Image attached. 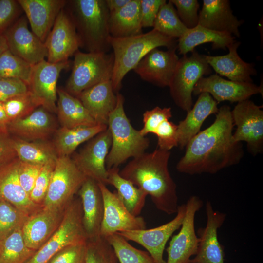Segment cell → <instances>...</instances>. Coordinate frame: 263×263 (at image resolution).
Here are the masks:
<instances>
[{"instance_id": "d590c367", "label": "cell", "mask_w": 263, "mask_h": 263, "mask_svg": "<svg viewBox=\"0 0 263 263\" xmlns=\"http://www.w3.org/2000/svg\"><path fill=\"white\" fill-rule=\"evenodd\" d=\"M36 251L26 245L22 228L0 240V263H25Z\"/></svg>"}, {"instance_id": "8fae6325", "label": "cell", "mask_w": 263, "mask_h": 263, "mask_svg": "<svg viewBox=\"0 0 263 263\" xmlns=\"http://www.w3.org/2000/svg\"><path fill=\"white\" fill-rule=\"evenodd\" d=\"M203 204L202 200L195 195L187 200L180 231L172 237L166 249V263H189L191 257L195 255L198 238L195 231V216Z\"/></svg>"}, {"instance_id": "7402d4cb", "label": "cell", "mask_w": 263, "mask_h": 263, "mask_svg": "<svg viewBox=\"0 0 263 263\" xmlns=\"http://www.w3.org/2000/svg\"><path fill=\"white\" fill-rule=\"evenodd\" d=\"M65 209L42 207L30 216L22 228L27 246L36 251L42 246L58 227Z\"/></svg>"}, {"instance_id": "60d3db41", "label": "cell", "mask_w": 263, "mask_h": 263, "mask_svg": "<svg viewBox=\"0 0 263 263\" xmlns=\"http://www.w3.org/2000/svg\"><path fill=\"white\" fill-rule=\"evenodd\" d=\"M84 263H118V260L112 246L100 235L87 239Z\"/></svg>"}, {"instance_id": "9f6ffc18", "label": "cell", "mask_w": 263, "mask_h": 263, "mask_svg": "<svg viewBox=\"0 0 263 263\" xmlns=\"http://www.w3.org/2000/svg\"><path fill=\"white\" fill-rule=\"evenodd\" d=\"M7 50L8 46L6 38L4 34H0V56Z\"/></svg>"}, {"instance_id": "9a60e30c", "label": "cell", "mask_w": 263, "mask_h": 263, "mask_svg": "<svg viewBox=\"0 0 263 263\" xmlns=\"http://www.w3.org/2000/svg\"><path fill=\"white\" fill-rule=\"evenodd\" d=\"M185 204L178 206L175 217L158 227L146 229L126 230L117 233L128 241L144 247L155 263H166L163 258L166 244L172 234L180 228L185 212Z\"/></svg>"}, {"instance_id": "ffe728a7", "label": "cell", "mask_w": 263, "mask_h": 263, "mask_svg": "<svg viewBox=\"0 0 263 263\" xmlns=\"http://www.w3.org/2000/svg\"><path fill=\"white\" fill-rule=\"evenodd\" d=\"M28 23L26 16L21 17L4 35L10 51L34 66L45 60L48 53L44 43L29 29Z\"/></svg>"}, {"instance_id": "d6a6232c", "label": "cell", "mask_w": 263, "mask_h": 263, "mask_svg": "<svg viewBox=\"0 0 263 263\" xmlns=\"http://www.w3.org/2000/svg\"><path fill=\"white\" fill-rule=\"evenodd\" d=\"M107 129V125L61 127L56 131L52 142L59 156H70L81 144L91 139Z\"/></svg>"}, {"instance_id": "7c38bea8", "label": "cell", "mask_w": 263, "mask_h": 263, "mask_svg": "<svg viewBox=\"0 0 263 263\" xmlns=\"http://www.w3.org/2000/svg\"><path fill=\"white\" fill-rule=\"evenodd\" d=\"M69 66L68 60L53 63L46 60L33 66L29 90L40 106L52 113H56L58 77Z\"/></svg>"}, {"instance_id": "4fadbf2b", "label": "cell", "mask_w": 263, "mask_h": 263, "mask_svg": "<svg viewBox=\"0 0 263 263\" xmlns=\"http://www.w3.org/2000/svg\"><path fill=\"white\" fill-rule=\"evenodd\" d=\"M98 185L104 202V215L100 231L101 236L106 238L123 231L146 228L144 218L132 214L116 192H111L102 183H98Z\"/></svg>"}, {"instance_id": "484cf974", "label": "cell", "mask_w": 263, "mask_h": 263, "mask_svg": "<svg viewBox=\"0 0 263 263\" xmlns=\"http://www.w3.org/2000/svg\"><path fill=\"white\" fill-rule=\"evenodd\" d=\"M243 21L233 14L228 0H203L199 12L198 25L210 30L240 36L239 27Z\"/></svg>"}, {"instance_id": "e0dca14e", "label": "cell", "mask_w": 263, "mask_h": 263, "mask_svg": "<svg viewBox=\"0 0 263 263\" xmlns=\"http://www.w3.org/2000/svg\"><path fill=\"white\" fill-rule=\"evenodd\" d=\"M207 223L198 229V244L195 257L189 263H224V251L218 238V229L226 219V214L214 210L207 201L205 206Z\"/></svg>"}, {"instance_id": "ac0fdd59", "label": "cell", "mask_w": 263, "mask_h": 263, "mask_svg": "<svg viewBox=\"0 0 263 263\" xmlns=\"http://www.w3.org/2000/svg\"><path fill=\"white\" fill-rule=\"evenodd\" d=\"M204 92L208 93L218 103L225 101L238 103L249 99L253 95L262 94L263 87L253 82L225 79L215 74L202 77L195 85L194 95Z\"/></svg>"}, {"instance_id": "816d5d0a", "label": "cell", "mask_w": 263, "mask_h": 263, "mask_svg": "<svg viewBox=\"0 0 263 263\" xmlns=\"http://www.w3.org/2000/svg\"><path fill=\"white\" fill-rule=\"evenodd\" d=\"M166 1V0H140L142 28L153 27L159 10Z\"/></svg>"}, {"instance_id": "6da1fadb", "label": "cell", "mask_w": 263, "mask_h": 263, "mask_svg": "<svg viewBox=\"0 0 263 263\" xmlns=\"http://www.w3.org/2000/svg\"><path fill=\"white\" fill-rule=\"evenodd\" d=\"M234 124L228 105L219 108L214 122L187 144L176 165L178 171L189 175L215 174L237 164L244 152L242 143L233 139Z\"/></svg>"}, {"instance_id": "11a10c76", "label": "cell", "mask_w": 263, "mask_h": 263, "mask_svg": "<svg viewBox=\"0 0 263 263\" xmlns=\"http://www.w3.org/2000/svg\"><path fill=\"white\" fill-rule=\"evenodd\" d=\"M9 123L3 103L0 102V133H9L8 130Z\"/></svg>"}, {"instance_id": "e575fe53", "label": "cell", "mask_w": 263, "mask_h": 263, "mask_svg": "<svg viewBox=\"0 0 263 263\" xmlns=\"http://www.w3.org/2000/svg\"><path fill=\"white\" fill-rule=\"evenodd\" d=\"M12 138L18 158L21 161L44 165L56 162L58 157L53 143L47 140L27 141Z\"/></svg>"}, {"instance_id": "f6af8a7d", "label": "cell", "mask_w": 263, "mask_h": 263, "mask_svg": "<svg viewBox=\"0 0 263 263\" xmlns=\"http://www.w3.org/2000/svg\"><path fill=\"white\" fill-rule=\"evenodd\" d=\"M172 117L170 107L161 108L157 106L143 113V126L139 130L141 134L145 136L149 133H154L156 129L163 121Z\"/></svg>"}, {"instance_id": "ba28073f", "label": "cell", "mask_w": 263, "mask_h": 263, "mask_svg": "<svg viewBox=\"0 0 263 263\" xmlns=\"http://www.w3.org/2000/svg\"><path fill=\"white\" fill-rule=\"evenodd\" d=\"M211 72L204 55L195 50L179 58L169 87L175 104L188 112L192 107V94L198 81Z\"/></svg>"}, {"instance_id": "44dd1931", "label": "cell", "mask_w": 263, "mask_h": 263, "mask_svg": "<svg viewBox=\"0 0 263 263\" xmlns=\"http://www.w3.org/2000/svg\"><path fill=\"white\" fill-rule=\"evenodd\" d=\"M8 132L27 141L46 140L57 130L52 113L39 106L26 116L10 121Z\"/></svg>"}, {"instance_id": "ab89813d", "label": "cell", "mask_w": 263, "mask_h": 263, "mask_svg": "<svg viewBox=\"0 0 263 263\" xmlns=\"http://www.w3.org/2000/svg\"><path fill=\"white\" fill-rule=\"evenodd\" d=\"M29 217L11 204L0 200V240L22 228Z\"/></svg>"}, {"instance_id": "5b68a950", "label": "cell", "mask_w": 263, "mask_h": 263, "mask_svg": "<svg viewBox=\"0 0 263 263\" xmlns=\"http://www.w3.org/2000/svg\"><path fill=\"white\" fill-rule=\"evenodd\" d=\"M116 96V105L110 114L107 123L112 143L106 160L107 169L118 167L128 158L144 153L150 144L148 138L142 135L131 124L124 111L123 95L118 93Z\"/></svg>"}, {"instance_id": "f907efd6", "label": "cell", "mask_w": 263, "mask_h": 263, "mask_svg": "<svg viewBox=\"0 0 263 263\" xmlns=\"http://www.w3.org/2000/svg\"><path fill=\"white\" fill-rule=\"evenodd\" d=\"M20 8L17 0H0V34L17 17Z\"/></svg>"}, {"instance_id": "7bdbcfd3", "label": "cell", "mask_w": 263, "mask_h": 263, "mask_svg": "<svg viewBox=\"0 0 263 263\" xmlns=\"http://www.w3.org/2000/svg\"><path fill=\"white\" fill-rule=\"evenodd\" d=\"M176 7L177 14L187 29L198 25L200 5L197 0H170Z\"/></svg>"}, {"instance_id": "8d00e7d4", "label": "cell", "mask_w": 263, "mask_h": 263, "mask_svg": "<svg viewBox=\"0 0 263 263\" xmlns=\"http://www.w3.org/2000/svg\"><path fill=\"white\" fill-rule=\"evenodd\" d=\"M153 29L174 38H180L188 29L180 20L176 9L169 0L160 7L154 20Z\"/></svg>"}, {"instance_id": "277c9868", "label": "cell", "mask_w": 263, "mask_h": 263, "mask_svg": "<svg viewBox=\"0 0 263 263\" xmlns=\"http://www.w3.org/2000/svg\"><path fill=\"white\" fill-rule=\"evenodd\" d=\"M110 44L114 56L111 81L115 94L120 89L126 75L133 70L150 51L159 47L168 49L177 47L175 38L165 36L153 29L145 33L130 37H111Z\"/></svg>"}, {"instance_id": "f1b7e54d", "label": "cell", "mask_w": 263, "mask_h": 263, "mask_svg": "<svg viewBox=\"0 0 263 263\" xmlns=\"http://www.w3.org/2000/svg\"><path fill=\"white\" fill-rule=\"evenodd\" d=\"M115 94L110 80L84 90L77 98L96 124L107 125L109 115L116 105Z\"/></svg>"}, {"instance_id": "d6986e66", "label": "cell", "mask_w": 263, "mask_h": 263, "mask_svg": "<svg viewBox=\"0 0 263 263\" xmlns=\"http://www.w3.org/2000/svg\"><path fill=\"white\" fill-rule=\"evenodd\" d=\"M176 49H152L139 61L134 71L143 80L162 88L169 87L179 59Z\"/></svg>"}, {"instance_id": "3957f363", "label": "cell", "mask_w": 263, "mask_h": 263, "mask_svg": "<svg viewBox=\"0 0 263 263\" xmlns=\"http://www.w3.org/2000/svg\"><path fill=\"white\" fill-rule=\"evenodd\" d=\"M69 14L78 36L80 47L87 52L108 53L111 48L105 0H73Z\"/></svg>"}, {"instance_id": "4dcf8cb0", "label": "cell", "mask_w": 263, "mask_h": 263, "mask_svg": "<svg viewBox=\"0 0 263 263\" xmlns=\"http://www.w3.org/2000/svg\"><path fill=\"white\" fill-rule=\"evenodd\" d=\"M56 113L62 127L72 128L97 125L80 100L66 90L57 88Z\"/></svg>"}, {"instance_id": "2e32d148", "label": "cell", "mask_w": 263, "mask_h": 263, "mask_svg": "<svg viewBox=\"0 0 263 263\" xmlns=\"http://www.w3.org/2000/svg\"><path fill=\"white\" fill-rule=\"evenodd\" d=\"M112 143L110 131L101 132L72 158L80 171L87 177L106 185V160Z\"/></svg>"}, {"instance_id": "74e56055", "label": "cell", "mask_w": 263, "mask_h": 263, "mask_svg": "<svg viewBox=\"0 0 263 263\" xmlns=\"http://www.w3.org/2000/svg\"><path fill=\"white\" fill-rule=\"evenodd\" d=\"M105 238L113 247L120 263H155L148 252L135 248L117 233Z\"/></svg>"}, {"instance_id": "db71d44e", "label": "cell", "mask_w": 263, "mask_h": 263, "mask_svg": "<svg viewBox=\"0 0 263 263\" xmlns=\"http://www.w3.org/2000/svg\"><path fill=\"white\" fill-rule=\"evenodd\" d=\"M130 0H105L110 13L115 12L124 7Z\"/></svg>"}, {"instance_id": "30bf717a", "label": "cell", "mask_w": 263, "mask_h": 263, "mask_svg": "<svg viewBox=\"0 0 263 263\" xmlns=\"http://www.w3.org/2000/svg\"><path fill=\"white\" fill-rule=\"evenodd\" d=\"M235 142L244 141L253 155L261 153L263 149V111L261 106L247 99L240 102L231 111Z\"/></svg>"}, {"instance_id": "c3c4849f", "label": "cell", "mask_w": 263, "mask_h": 263, "mask_svg": "<svg viewBox=\"0 0 263 263\" xmlns=\"http://www.w3.org/2000/svg\"><path fill=\"white\" fill-rule=\"evenodd\" d=\"M43 166L20 160L19 161L18 169L19 181L21 186L29 195Z\"/></svg>"}, {"instance_id": "8992f818", "label": "cell", "mask_w": 263, "mask_h": 263, "mask_svg": "<svg viewBox=\"0 0 263 263\" xmlns=\"http://www.w3.org/2000/svg\"><path fill=\"white\" fill-rule=\"evenodd\" d=\"M87 240L82 223L81 201L73 200L66 207L57 229L25 263H48L65 247L85 243Z\"/></svg>"}, {"instance_id": "f5cc1de1", "label": "cell", "mask_w": 263, "mask_h": 263, "mask_svg": "<svg viewBox=\"0 0 263 263\" xmlns=\"http://www.w3.org/2000/svg\"><path fill=\"white\" fill-rule=\"evenodd\" d=\"M17 158L13 138L9 133H0V167Z\"/></svg>"}, {"instance_id": "bcb514c9", "label": "cell", "mask_w": 263, "mask_h": 263, "mask_svg": "<svg viewBox=\"0 0 263 263\" xmlns=\"http://www.w3.org/2000/svg\"><path fill=\"white\" fill-rule=\"evenodd\" d=\"M177 128V125L169 120L160 124L154 133L158 138L159 149L169 151L173 147L178 146Z\"/></svg>"}, {"instance_id": "603a6c76", "label": "cell", "mask_w": 263, "mask_h": 263, "mask_svg": "<svg viewBox=\"0 0 263 263\" xmlns=\"http://www.w3.org/2000/svg\"><path fill=\"white\" fill-rule=\"evenodd\" d=\"M30 24L32 32L43 42L52 29L55 21L64 8V0H18Z\"/></svg>"}, {"instance_id": "f35d334b", "label": "cell", "mask_w": 263, "mask_h": 263, "mask_svg": "<svg viewBox=\"0 0 263 263\" xmlns=\"http://www.w3.org/2000/svg\"><path fill=\"white\" fill-rule=\"evenodd\" d=\"M33 66L8 49L0 56V77L18 79L29 85Z\"/></svg>"}, {"instance_id": "83f0119b", "label": "cell", "mask_w": 263, "mask_h": 263, "mask_svg": "<svg viewBox=\"0 0 263 263\" xmlns=\"http://www.w3.org/2000/svg\"><path fill=\"white\" fill-rule=\"evenodd\" d=\"M219 108L218 103L207 93H202L195 104L187 112L185 119L177 125L178 146L183 149L198 133L207 118L216 114Z\"/></svg>"}, {"instance_id": "7dc6e473", "label": "cell", "mask_w": 263, "mask_h": 263, "mask_svg": "<svg viewBox=\"0 0 263 263\" xmlns=\"http://www.w3.org/2000/svg\"><path fill=\"white\" fill-rule=\"evenodd\" d=\"M86 251V242L68 246L57 253L48 263H84Z\"/></svg>"}, {"instance_id": "7a4b0ae2", "label": "cell", "mask_w": 263, "mask_h": 263, "mask_svg": "<svg viewBox=\"0 0 263 263\" xmlns=\"http://www.w3.org/2000/svg\"><path fill=\"white\" fill-rule=\"evenodd\" d=\"M169 151L156 149L132 158L121 170V176L150 195L155 207L171 215L178 207L177 186L168 168Z\"/></svg>"}, {"instance_id": "f546056e", "label": "cell", "mask_w": 263, "mask_h": 263, "mask_svg": "<svg viewBox=\"0 0 263 263\" xmlns=\"http://www.w3.org/2000/svg\"><path fill=\"white\" fill-rule=\"evenodd\" d=\"M235 41V37L230 34L213 31L198 25L193 28L188 29L178 38L177 49L179 54L185 56L202 44L211 43L213 49L225 50Z\"/></svg>"}, {"instance_id": "52a82bcc", "label": "cell", "mask_w": 263, "mask_h": 263, "mask_svg": "<svg viewBox=\"0 0 263 263\" xmlns=\"http://www.w3.org/2000/svg\"><path fill=\"white\" fill-rule=\"evenodd\" d=\"M72 72L66 91L78 97L84 90L111 79L113 63V53L87 52L78 50L74 55Z\"/></svg>"}, {"instance_id": "d4e9b609", "label": "cell", "mask_w": 263, "mask_h": 263, "mask_svg": "<svg viewBox=\"0 0 263 263\" xmlns=\"http://www.w3.org/2000/svg\"><path fill=\"white\" fill-rule=\"evenodd\" d=\"M82 209V223L87 239L100 236L104 215V202L98 183L87 177L78 190Z\"/></svg>"}, {"instance_id": "1f68e13d", "label": "cell", "mask_w": 263, "mask_h": 263, "mask_svg": "<svg viewBox=\"0 0 263 263\" xmlns=\"http://www.w3.org/2000/svg\"><path fill=\"white\" fill-rule=\"evenodd\" d=\"M109 28L113 38H124L142 33L140 0H130L120 9L110 13Z\"/></svg>"}, {"instance_id": "b9f144b4", "label": "cell", "mask_w": 263, "mask_h": 263, "mask_svg": "<svg viewBox=\"0 0 263 263\" xmlns=\"http://www.w3.org/2000/svg\"><path fill=\"white\" fill-rule=\"evenodd\" d=\"M2 103L9 122L26 116L40 106L29 90Z\"/></svg>"}, {"instance_id": "9c48e42d", "label": "cell", "mask_w": 263, "mask_h": 263, "mask_svg": "<svg viewBox=\"0 0 263 263\" xmlns=\"http://www.w3.org/2000/svg\"><path fill=\"white\" fill-rule=\"evenodd\" d=\"M86 178L70 156H59L56 161L43 207L65 209Z\"/></svg>"}, {"instance_id": "cb8c5ba5", "label": "cell", "mask_w": 263, "mask_h": 263, "mask_svg": "<svg viewBox=\"0 0 263 263\" xmlns=\"http://www.w3.org/2000/svg\"><path fill=\"white\" fill-rule=\"evenodd\" d=\"M19 161L17 158L0 167V200L11 204L30 216L43 206L33 202L21 186L18 173Z\"/></svg>"}, {"instance_id": "681fc988", "label": "cell", "mask_w": 263, "mask_h": 263, "mask_svg": "<svg viewBox=\"0 0 263 263\" xmlns=\"http://www.w3.org/2000/svg\"><path fill=\"white\" fill-rule=\"evenodd\" d=\"M28 85L18 79L0 77V102L29 91Z\"/></svg>"}, {"instance_id": "4316f807", "label": "cell", "mask_w": 263, "mask_h": 263, "mask_svg": "<svg viewBox=\"0 0 263 263\" xmlns=\"http://www.w3.org/2000/svg\"><path fill=\"white\" fill-rule=\"evenodd\" d=\"M240 42L235 41L227 49L229 52L223 56H204L210 67L216 74L227 77L229 80L244 82H253L252 75L257 72L253 64L244 61L238 54L237 50Z\"/></svg>"}, {"instance_id": "836d02e7", "label": "cell", "mask_w": 263, "mask_h": 263, "mask_svg": "<svg viewBox=\"0 0 263 263\" xmlns=\"http://www.w3.org/2000/svg\"><path fill=\"white\" fill-rule=\"evenodd\" d=\"M118 167L107 169L106 185L113 186L116 193L128 211L138 216L143 208L147 195L141 189L119 174Z\"/></svg>"}, {"instance_id": "5bb4252c", "label": "cell", "mask_w": 263, "mask_h": 263, "mask_svg": "<svg viewBox=\"0 0 263 263\" xmlns=\"http://www.w3.org/2000/svg\"><path fill=\"white\" fill-rule=\"evenodd\" d=\"M44 44L47 61L53 63L68 61L80 47L75 24L64 8L58 14Z\"/></svg>"}, {"instance_id": "ee69618b", "label": "cell", "mask_w": 263, "mask_h": 263, "mask_svg": "<svg viewBox=\"0 0 263 263\" xmlns=\"http://www.w3.org/2000/svg\"><path fill=\"white\" fill-rule=\"evenodd\" d=\"M56 162L44 165L38 174L34 187L30 193V198L36 204L43 206L46 196Z\"/></svg>"}]
</instances>
